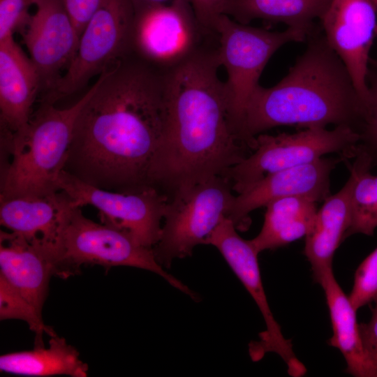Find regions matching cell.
Returning a JSON list of instances; mask_svg holds the SVG:
<instances>
[{"mask_svg":"<svg viewBox=\"0 0 377 377\" xmlns=\"http://www.w3.org/2000/svg\"><path fill=\"white\" fill-rule=\"evenodd\" d=\"M320 21L327 43L346 66L364 101L369 91V54L377 28L373 1L331 0Z\"/></svg>","mask_w":377,"mask_h":377,"instance_id":"obj_13","label":"cell"},{"mask_svg":"<svg viewBox=\"0 0 377 377\" xmlns=\"http://www.w3.org/2000/svg\"><path fill=\"white\" fill-rule=\"evenodd\" d=\"M237 230L233 222L224 216L207 238L206 244L212 245L219 251L263 315L266 330L260 334V341L250 348L251 357L257 360L267 353H275L286 363L290 376H302L306 369L294 353L290 340L283 335L269 308L260 272L259 253L250 240L241 237Z\"/></svg>","mask_w":377,"mask_h":377,"instance_id":"obj_11","label":"cell"},{"mask_svg":"<svg viewBox=\"0 0 377 377\" xmlns=\"http://www.w3.org/2000/svg\"><path fill=\"white\" fill-rule=\"evenodd\" d=\"M83 265L129 266L151 271L175 288L196 297L194 292L163 269L153 248L142 245L125 230L91 221L80 207H74L61 235L55 275L66 278Z\"/></svg>","mask_w":377,"mask_h":377,"instance_id":"obj_5","label":"cell"},{"mask_svg":"<svg viewBox=\"0 0 377 377\" xmlns=\"http://www.w3.org/2000/svg\"><path fill=\"white\" fill-rule=\"evenodd\" d=\"M377 294V247L357 268L348 298L357 311L370 304Z\"/></svg>","mask_w":377,"mask_h":377,"instance_id":"obj_27","label":"cell"},{"mask_svg":"<svg viewBox=\"0 0 377 377\" xmlns=\"http://www.w3.org/2000/svg\"><path fill=\"white\" fill-rule=\"evenodd\" d=\"M341 158H320L313 162L269 174L249 189L235 195L227 217L240 230L250 225L249 214L269 202L290 196L317 202L330 195V177Z\"/></svg>","mask_w":377,"mask_h":377,"instance_id":"obj_15","label":"cell"},{"mask_svg":"<svg viewBox=\"0 0 377 377\" xmlns=\"http://www.w3.org/2000/svg\"><path fill=\"white\" fill-rule=\"evenodd\" d=\"M134 22L131 0H103L82 32L73 59L42 103L54 105L77 92L132 52Z\"/></svg>","mask_w":377,"mask_h":377,"instance_id":"obj_8","label":"cell"},{"mask_svg":"<svg viewBox=\"0 0 377 377\" xmlns=\"http://www.w3.org/2000/svg\"><path fill=\"white\" fill-rule=\"evenodd\" d=\"M54 265L40 249L13 232L0 231V276L42 315Z\"/></svg>","mask_w":377,"mask_h":377,"instance_id":"obj_18","label":"cell"},{"mask_svg":"<svg viewBox=\"0 0 377 377\" xmlns=\"http://www.w3.org/2000/svg\"><path fill=\"white\" fill-rule=\"evenodd\" d=\"M35 0H0V40L27 24L30 15L28 9Z\"/></svg>","mask_w":377,"mask_h":377,"instance_id":"obj_28","label":"cell"},{"mask_svg":"<svg viewBox=\"0 0 377 377\" xmlns=\"http://www.w3.org/2000/svg\"><path fill=\"white\" fill-rule=\"evenodd\" d=\"M331 0H226L223 14L249 24L253 20L283 23L304 31L307 36L316 29ZM307 38V37H306Z\"/></svg>","mask_w":377,"mask_h":377,"instance_id":"obj_22","label":"cell"},{"mask_svg":"<svg viewBox=\"0 0 377 377\" xmlns=\"http://www.w3.org/2000/svg\"><path fill=\"white\" fill-rule=\"evenodd\" d=\"M231 182L216 176L198 184L168 201L161 234L153 247L157 261L170 267L176 258L192 254L224 216H228L235 195Z\"/></svg>","mask_w":377,"mask_h":377,"instance_id":"obj_9","label":"cell"},{"mask_svg":"<svg viewBox=\"0 0 377 377\" xmlns=\"http://www.w3.org/2000/svg\"><path fill=\"white\" fill-rule=\"evenodd\" d=\"M0 370L31 376L68 375L87 376L88 366L79 357L78 351L63 337L52 336L47 348L7 353L0 357Z\"/></svg>","mask_w":377,"mask_h":377,"instance_id":"obj_23","label":"cell"},{"mask_svg":"<svg viewBox=\"0 0 377 377\" xmlns=\"http://www.w3.org/2000/svg\"><path fill=\"white\" fill-rule=\"evenodd\" d=\"M131 1L134 7L135 13H137L154 6L168 4L172 0H131Z\"/></svg>","mask_w":377,"mask_h":377,"instance_id":"obj_32","label":"cell"},{"mask_svg":"<svg viewBox=\"0 0 377 377\" xmlns=\"http://www.w3.org/2000/svg\"><path fill=\"white\" fill-rule=\"evenodd\" d=\"M94 84L64 170L110 191L150 186L149 170L168 123L167 69L132 52Z\"/></svg>","mask_w":377,"mask_h":377,"instance_id":"obj_1","label":"cell"},{"mask_svg":"<svg viewBox=\"0 0 377 377\" xmlns=\"http://www.w3.org/2000/svg\"><path fill=\"white\" fill-rule=\"evenodd\" d=\"M74 207L61 191L44 196L0 198V223L43 251L56 269L61 235Z\"/></svg>","mask_w":377,"mask_h":377,"instance_id":"obj_16","label":"cell"},{"mask_svg":"<svg viewBox=\"0 0 377 377\" xmlns=\"http://www.w3.org/2000/svg\"><path fill=\"white\" fill-rule=\"evenodd\" d=\"M355 179L350 177L337 193L324 200L317 211L314 223L305 236L303 253L311 265L313 281L320 283L332 269L334 253L348 230L351 219V193Z\"/></svg>","mask_w":377,"mask_h":377,"instance_id":"obj_19","label":"cell"},{"mask_svg":"<svg viewBox=\"0 0 377 377\" xmlns=\"http://www.w3.org/2000/svg\"><path fill=\"white\" fill-rule=\"evenodd\" d=\"M57 185L75 207L93 206L103 223L130 233L142 245L153 248L159 241L168 198L152 186L119 192L101 188L62 170Z\"/></svg>","mask_w":377,"mask_h":377,"instance_id":"obj_10","label":"cell"},{"mask_svg":"<svg viewBox=\"0 0 377 377\" xmlns=\"http://www.w3.org/2000/svg\"><path fill=\"white\" fill-rule=\"evenodd\" d=\"M215 30L219 61L228 75L225 84L232 120L244 141L242 129L245 109L265 66L282 45L306 41L307 34L291 27L282 31L253 27L225 14L219 17Z\"/></svg>","mask_w":377,"mask_h":377,"instance_id":"obj_6","label":"cell"},{"mask_svg":"<svg viewBox=\"0 0 377 377\" xmlns=\"http://www.w3.org/2000/svg\"><path fill=\"white\" fill-rule=\"evenodd\" d=\"M359 142V134L346 126L332 130L311 127L276 135L260 133L252 153L223 177L231 182L238 195L269 174L313 162L325 154H338L343 161L354 158Z\"/></svg>","mask_w":377,"mask_h":377,"instance_id":"obj_7","label":"cell"},{"mask_svg":"<svg viewBox=\"0 0 377 377\" xmlns=\"http://www.w3.org/2000/svg\"><path fill=\"white\" fill-rule=\"evenodd\" d=\"M34 6V14L21 31L30 59L38 72L41 89L46 92L73 59L80 36L64 0H35Z\"/></svg>","mask_w":377,"mask_h":377,"instance_id":"obj_14","label":"cell"},{"mask_svg":"<svg viewBox=\"0 0 377 377\" xmlns=\"http://www.w3.org/2000/svg\"><path fill=\"white\" fill-rule=\"evenodd\" d=\"M376 8V10H377V0H372ZM376 36H377V28H376Z\"/></svg>","mask_w":377,"mask_h":377,"instance_id":"obj_33","label":"cell"},{"mask_svg":"<svg viewBox=\"0 0 377 377\" xmlns=\"http://www.w3.org/2000/svg\"><path fill=\"white\" fill-rule=\"evenodd\" d=\"M103 0H64L66 10L80 37L87 23Z\"/></svg>","mask_w":377,"mask_h":377,"instance_id":"obj_30","label":"cell"},{"mask_svg":"<svg viewBox=\"0 0 377 377\" xmlns=\"http://www.w3.org/2000/svg\"><path fill=\"white\" fill-rule=\"evenodd\" d=\"M41 82L30 57L13 35L0 40L1 133L18 134L27 128Z\"/></svg>","mask_w":377,"mask_h":377,"instance_id":"obj_17","label":"cell"},{"mask_svg":"<svg viewBox=\"0 0 377 377\" xmlns=\"http://www.w3.org/2000/svg\"><path fill=\"white\" fill-rule=\"evenodd\" d=\"M355 161L347 165L355 179L351 193V219L344 239L355 234L374 235L377 228V175L371 173L373 158L359 144Z\"/></svg>","mask_w":377,"mask_h":377,"instance_id":"obj_24","label":"cell"},{"mask_svg":"<svg viewBox=\"0 0 377 377\" xmlns=\"http://www.w3.org/2000/svg\"><path fill=\"white\" fill-rule=\"evenodd\" d=\"M207 41L167 70V127L148 172V184L171 200L223 176L253 150L233 124L218 44Z\"/></svg>","mask_w":377,"mask_h":377,"instance_id":"obj_2","label":"cell"},{"mask_svg":"<svg viewBox=\"0 0 377 377\" xmlns=\"http://www.w3.org/2000/svg\"><path fill=\"white\" fill-rule=\"evenodd\" d=\"M324 291L332 335L330 346L337 348L346 363V372L355 377H377V372L364 350L357 310L337 281L333 270L327 272L319 283Z\"/></svg>","mask_w":377,"mask_h":377,"instance_id":"obj_20","label":"cell"},{"mask_svg":"<svg viewBox=\"0 0 377 377\" xmlns=\"http://www.w3.org/2000/svg\"><path fill=\"white\" fill-rule=\"evenodd\" d=\"M0 318L19 319L25 321L36 334L35 346H44L43 336L55 335L54 330L45 325L42 315L0 276Z\"/></svg>","mask_w":377,"mask_h":377,"instance_id":"obj_25","label":"cell"},{"mask_svg":"<svg viewBox=\"0 0 377 377\" xmlns=\"http://www.w3.org/2000/svg\"><path fill=\"white\" fill-rule=\"evenodd\" d=\"M196 20L207 37H217L215 27L219 17L223 14L226 0H188Z\"/></svg>","mask_w":377,"mask_h":377,"instance_id":"obj_29","label":"cell"},{"mask_svg":"<svg viewBox=\"0 0 377 377\" xmlns=\"http://www.w3.org/2000/svg\"><path fill=\"white\" fill-rule=\"evenodd\" d=\"M214 38L205 36L188 0L135 13L133 52L164 69L177 65Z\"/></svg>","mask_w":377,"mask_h":377,"instance_id":"obj_12","label":"cell"},{"mask_svg":"<svg viewBox=\"0 0 377 377\" xmlns=\"http://www.w3.org/2000/svg\"><path fill=\"white\" fill-rule=\"evenodd\" d=\"M370 304L371 317L359 327L364 350L377 372V294Z\"/></svg>","mask_w":377,"mask_h":377,"instance_id":"obj_31","label":"cell"},{"mask_svg":"<svg viewBox=\"0 0 377 377\" xmlns=\"http://www.w3.org/2000/svg\"><path fill=\"white\" fill-rule=\"evenodd\" d=\"M265 207L261 230L250 240L258 253L305 237L313 227L318 211L316 202L300 196L276 199Z\"/></svg>","mask_w":377,"mask_h":377,"instance_id":"obj_21","label":"cell"},{"mask_svg":"<svg viewBox=\"0 0 377 377\" xmlns=\"http://www.w3.org/2000/svg\"><path fill=\"white\" fill-rule=\"evenodd\" d=\"M305 51L276 85L260 84L247 103L242 133L251 149L256 136L282 125L307 128L334 124L357 133L364 101L321 28L307 36Z\"/></svg>","mask_w":377,"mask_h":377,"instance_id":"obj_3","label":"cell"},{"mask_svg":"<svg viewBox=\"0 0 377 377\" xmlns=\"http://www.w3.org/2000/svg\"><path fill=\"white\" fill-rule=\"evenodd\" d=\"M368 96L357 129L359 144L377 161V59H370L367 73Z\"/></svg>","mask_w":377,"mask_h":377,"instance_id":"obj_26","label":"cell"},{"mask_svg":"<svg viewBox=\"0 0 377 377\" xmlns=\"http://www.w3.org/2000/svg\"><path fill=\"white\" fill-rule=\"evenodd\" d=\"M94 90V84L67 108L41 103L22 133H1L0 198L59 191L57 181L65 167L75 121Z\"/></svg>","mask_w":377,"mask_h":377,"instance_id":"obj_4","label":"cell"}]
</instances>
